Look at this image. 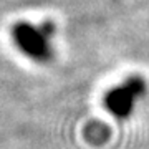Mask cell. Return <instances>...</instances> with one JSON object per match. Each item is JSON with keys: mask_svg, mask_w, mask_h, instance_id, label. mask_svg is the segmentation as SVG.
Returning <instances> with one entry per match:
<instances>
[{"mask_svg": "<svg viewBox=\"0 0 149 149\" xmlns=\"http://www.w3.org/2000/svg\"><path fill=\"white\" fill-rule=\"evenodd\" d=\"M144 90V83L139 78H133L124 86L113 90L106 96V108L113 111L116 116L124 118L133 108V100L138 95H141Z\"/></svg>", "mask_w": 149, "mask_h": 149, "instance_id": "1", "label": "cell"}, {"mask_svg": "<svg viewBox=\"0 0 149 149\" xmlns=\"http://www.w3.org/2000/svg\"><path fill=\"white\" fill-rule=\"evenodd\" d=\"M13 37L17 45L27 55L38 60L48 58V45L42 33L27 23H20L13 28Z\"/></svg>", "mask_w": 149, "mask_h": 149, "instance_id": "2", "label": "cell"}]
</instances>
